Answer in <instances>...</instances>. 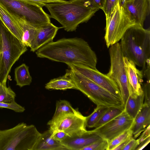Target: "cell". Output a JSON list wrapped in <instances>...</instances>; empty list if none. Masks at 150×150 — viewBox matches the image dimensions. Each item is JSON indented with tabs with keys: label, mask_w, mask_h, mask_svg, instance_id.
I'll return each instance as SVG.
<instances>
[{
	"label": "cell",
	"mask_w": 150,
	"mask_h": 150,
	"mask_svg": "<svg viewBox=\"0 0 150 150\" xmlns=\"http://www.w3.org/2000/svg\"><path fill=\"white\" fill-rule=\"evenodd\" d=\"M57 0L63 1H67V0Z\"/></svg>",
	"instance_id": "obj_43"
},
{
	"label": "cell",
	"mask_w": 150,
	"mask_h": 150,
	"mask_svg": "<svg viewBox=\"0 0 150 150\" xmlns=\"http://www.w3.org/2000/svg\"><path fill=\"white\" fill-rule=\"evenodd\" d=\"M120 40L123 57L144 70L150 59L149 30L136 24L126 31Z\"/></svg>",
	"instance_id": "obj_3"
},
{
	"label": "cell",
	"mask_w": 150,
	"mask_h": 150,
	"mask_svg": "<svg viewBox=\"0 0 150 150\" xmlns=\"http://www.w3.org/2000/svg\"><path fill=\"white\" fill-rule=\"evenodd\" d=\"M52 133L49 129L41 133L34 150H67L60 142L51 137Z\"/></svg>",
	"instance_id": "obj_19"
},
{
	"label": "cell",
	"mask_w": 150,
	"mask_h": 150,
	"mask_svg": "<svg viewBox=\"0 0 150 150\" xmlns=\"http://www.w3.org/2000/svg\"><path fill=\"white\" fill-rule=\"evenodd\" d=\"M16 94L6 83H0V102L11 103L15 100Z\"/></svg>",
	"instance_id": "obj_26"
},
{
	"label": "cell",
	"mask_w": 150,
	"mask_h": 150,
	"mask_svg": "<svg viewBox=\"0 0 150 150\" xmlns=\"http://www.w3.org/2000/svg\"><path fill=\"white\" fill-rule=\"evenodd\" d=\"M2 59L0 83H6L13 65L27 50V47L14 35L0 20Z\"/></svg>",
	"instance_id": "obj_5"
},
{
	"label": "cell",
	"mask_w": 150,
	"mask_h": 150,
	"mask_svg": "<svg viewBox=\"0 0 150 150\" xmlns=\"http://www.w3.org/2000/svg\"><path fill=\"white\" fill-rule=\"evenodd\" d=\"M144 98V92L140 95L131 92L127 101L125 111L134 120L142 108Z\"/></svg>",
	"instance_id": "obj_20"
},
{
	"label": "cell",
	"mask_w": 150,
	"mask_h": 150,
	"mask_svg": "<svg viewBox=\"0 0 150 150\" xmlns=\"http://www.w3.org/2000/svg\"><path fill=\"white\" fill-rule=\"evenodd\" d=\"M66 73L72 79L77 90L97 105L124 108L121 100L80 74L71 69L67 70Z\"/></svg>",
	"instance_id": "obj_6"
},
{
	"label": "cell",
	"mask_w": 150,
	"mask_h": 150,
	"mask_svg": "<svg viewBox=\"0 0 150 150\" xmlns=\"http://www.w3.org/2000/svg\"><path fill=\"white\" fill-rule=\"evenodd\" d=\"M132 137V128L125 130L109 142L108 150H112L121 143Z\"/></svg>",
	"instance_id": "obj_27"
},
{
	"label": "cell",
	"mask_w": 150,
	"mask_h": 150,
	"mask_svg": "<svg viewBox=\"0 0 150 150\" xmlns=\"http://www.w3.org/2000/svg\"><path fill=\"white\" fill-rule=\"evenodd\" d=\"M134 120L124 110L111 120L93 130L109 142L125 130L132 128Z\"/></svg>",
	"instance_id": "obj_12"
},
{
	"label": "cell",
	"mask_w": 150,
	"mask_h": 150,
	"mask_svg": "<svg viewBox=\"0 0 150 150\" xmlns=\"http://www.w3.org/2000/svg\"><path fill=\"white\" fill-rule=\"evenodd\" d=\"M14 80L16 85L21 88L30 84L32 78L29 73V67L25 64H23L15 69Z\"/></svg>",
	"instance_id": "obj_23"
},
{
	"label": "cell",
	"mask_w": 150,
	"mask_h": 150,
	"mask_svg": "<svg viewBox=\"0 0 150 150\" xmlns=\"http://www.w3.org/2000/svg\"><path fill=\"white\" fill-rule=\"evenodd\" d=\"M38 57L54 61L82 64L96 69L97 58L88 42L78 38H63L52 41L37 50Z\"/></svg>",
	"instance_id": "obj_1"
},
{
	"label": "cell",
	"mask_w": 150,
	"mask_h": 150,
	"mask_svg": "<svg viewBox=\"0 0 150 150\" xmlns=\"http://www.w3.org/2000/svg\"><path fill=\"white\" fill-rule=\"evenodd\" d=\"M119 1V0H105L102 10L105 13L106 18L109 17Z\"/></svg>",
	"instance_id": "obj_31"
},
{
	"label": "cell",
	"mask_w": 150,
	"mask_h": 150,
	"mask_svg": "<svg viewBox=\"0 0 150 150\" xmlns=\"http://www.w3.org/2000/svg\"><path fill=\"white\" fill-rule=\"evenodd\" d=\"M150 142V137L147 138L141 142L138 146L136 150H142Z\"/></svg>",
	"instance_id": "obj_38"
},
{
	"label": "cell",
	"mask_w": 150,
	"mask_h": 150,
	"mask_svg": "<svg viewBox=\"0 0 150 150\" xmlns=\"http://www.w3.org/2000/svg\"><path fill=\"white\" fill-rule=\"evenodd\" d=\"M102 139L93 130H87L78 136L72 137L69 136L61 143L67 150H81Z\"/></svg>",
	"instance_id": "obj_14"
},
{
	"label": "cell",
	"mask_w": 150,
	"mask_h": 150,
	"mask_svg": "<svg viewBox=\"0 0 150 150\" xmlns=\"http://www.w3.org/2000/svg\"><path fill=\"white\" fill-rule=\"evenodd\" d=\"M86 119V117L76 109L74 112L61 114L52 118L47 124L52 133L62 131L72 137L80 135L87 131Z\"/></svg>",
	"instance_id": "obj_10"
},
{
	"label": "cell",
	"mask_w": 150,
	"mask_h": 150,
	"mask_svg": "<svg viewBox=\"0 0 150 150\" xmlns=\"http://www.w3.org/2000/svg\"><path fill=\"white\" fill-rule=\"evenodd\" d=\"M94 8L102 9L105 0H84Z\"/></svg>",
	"instance_id": "obj_35"
},
{
	"label": "cell",
	"mask_w": 150,
	"mask_h": 150,
	"mask_svg": "<svg viewBox=\"0 0 150 150\" xmlns=\"http://www.w3.org/2000/svg\"><path fill=\"white\" fill-rule=\"evenodd\" d=\"M40 134L35 125L23 122L0 130V150H34Z\"/></svg>",
	"instance_id": "obj_4"
},
{
	"label": "cell",
	"mask_w": 150,
	"mask_h": 150,
	"mask_svg": "<svg viewBox=\"0 0 150 150\" xmlns=\"http://www.w3.org/2000/svg\"><path fill=\"white\" fill-rule=\"evenodd\" d=\"M8 13L16 21L22 31V42L26 47L30 48L33 44L36 36V28L29 24L24 18Z\"/></svg>",
	"instance_id": "obj_18"
},
{
	"label": "cell",
	"mask_w": 150,
	"mask_h": 150,
	"mask_svg": "<svg viewBox=\"0 0 150 150\" xmlns=\"http://www.w3.org/2000/svg\"><path fill=\"white\" fill-rule=\"evenodd\" d=\"M149 137H150V125L145 129L139 138L137 139L140 144L141 142Z\"/></svg>",
	"instance_id": "obj_37"
},
{
	"label": "cell",
	"mask_w": 150,
	"mask_h": 150,
	"mask_svg": "<svg viewBox=\"0 0 150 150\" xmlns=\"http://www.w3.org/2000/svg\"><path fill=\"white\" fill-rule=\"evenodd\" d=\"M119 0L120 3V4H122V2H124L123 0Z\"/></svg>",
	"instance_id": "obj_42"
},
{
	"label": "cell",
	"mask_w": 150,
	"mask_h": 150,
	"mask_svg": "<svg viewBox=\"0 0 150 150\" xmlns=\"http://www.w3.org/2000/svg\"><path fill=\"white\" fill-rule=\"evenodd\" d=\"M1 52V43L0 40V53Z\"/></svg>",
	"instance_id": "obj_41"
},
{
	"label": "cell",
	"mask_w": 150,
	"mask_h": 150,
	"mask_svg": "<svg viewBox=\"0 0 150 150\" xmlns=\"http://www.w3.org/2000/svg\"><path fill=\"white\" fill-rule=\"evenodd\" d=\"M1 59H2V53L1 52L0 53V65L1 64Z\"/></svg>",
	"instance_id": "obj_40"
},
{
	"label": "cell",
	"mask_w": 150,
	"mask_h": 150,
	"mask_svg": "<svg viewBox=\"0 0 150 150\" xmlns=\"http://www.w3.org/2000/svg\"><path fill=\"white\" fill-rule=\"evenodd\" d=\"M108 107L103 105H97L92 113L86 117V126L88 128L94 127Z\"/></svg>",
	"instance_id": "obj_25"
},
{
	"label": "cell",
	"mask_w": 150,
	"mask_h": 150,
	"mask_svg": "<svg viewBox=\"0 0 150 150\" xmlns=\"http://www.w3.org/2000/svg\"><path fill=\"white\" fill-rule=\"evenodd\" d=\"M130 139H127L121 143L114 148L112 150H122L123 148L128 142Z\"/></svg>",
	"instance_id": "obj_39"
},
{
	"label": "cell",
	"mask_w": 150,
	"mask_h": 150,
	"mask_svg": "<svg viewBox=\"0 0 150 150\" xmlns=\"http://www.w3.org/2000/svg\"><path fill=\"white\" fill-rule=\"evenodd\" d=\"M50 22L36 28L37 34L34 42L30 47V51L34 52L44 45L53 41L59 29Z\"/></svg>",
	"instance_id": "obj_15"
},
{
	"label": "cell",
	"mask_w": 150,
	"mask_h": 150,
	"mask_svg": "<svg viewBox=\"0 0 150 150\" xmlns=\"http://www.w3.org/2000/svg\"><path fill=\"white\" fill-rule=\"evenodd\" d=\"M75 110L68 101L65 100H57L56 103V109L52 118L61 114L74 112Z\"/></svg>",
	"instance_id": "obj_28"
},
{
	"label": "cell",
	"mask_w": 150,
	"mask_h": 150,
	"mask_svg": "<svg viewBox=\"0 0 150 150\" xmlns=\"http://www.w3.org/2000/svg\"><path fill=\"white\" fill-rule=\"evenodd\" d=\"M129 0H123L124 1H129Z\"/></svg>",
	"instance_id": "obj_44"
},
{
	"label": "cell",
	"mask_w": 150,
	"mask_h": 150,
	"mask_svg": "<svg viewBox=\"0 0 150 150\" xmlns=\"http://www.w3.org/2000/svg\"><path fill=\"white\" fill-rule=\"evenodd\" d=\"M45 88L47 89L66 90L68 89L77 90L72 79L67 74L51 79L46 84Z\"/></svg>",
	"instance_id": "obj_22"
},
{
	"label": "cell",
	"mask_w": 150,
	"mask_h": 150,
	"mask_svg": "<svg viewBox=\"0 0 150 150\" xmlns=\"http://www.w3.org/2000/svg\"><path fill=\"white\" fill-rule=\"evenodd\" d=\"M150 125V105L143 104V107L134 120L132 128L133 138L136 139Z\"/></svg>",
	"instance_id": "obj_17"
},
{
	"label": "cell",
	"mask_w": 150,
	"mask_h": 150,
	"mask_svg": "<svg viewBox=\"0 0 150 150\" xmlns=\"http://www.w3.org/2000/svg\"><path fill=\"white\" fill-rule=\"evenodd\" d=\"M142 88L144 93L145 97V101L144 104L150 105V80H148L146 83L144 84Z\"/></svg>",
	"instance_id": "obj_33"
},
{
	"label": "cell",
	"mask_w": 150,
	"mask_h": 150,
	"mask_svg": "<svg viewBox=\"0 0 150 150\" xmlns=\"http://www.w3.org/2000/svg\"><path fill=\"white\" fill-rule=\"evenodd\" d=\"M69 136L66 133L62 131L55 132L52 133L51 135V137L60 142Z\"/></svg>",
	"instance_id": "obj_36"
},
{
	"label": "cell",
	"mask_w": 150,
	"mask_h": 150,
	"mask_svg": "<svg viewBox=\"0 0 150 150\" xmlns=\"http://www.w3.org/2000/svg\"><path fill=\"white\" fill-rule=\"evenodd\" d=\"M28 3L35 4L42 8L47 4L64 1L57 0H19Z\"/></svg>",
	"instance_id": "obj_32"
},
{
	"label": "cell",
	"mask_w": 150,
	"mask_h": 150,
	"mask_svg": "<svg viewBox=\"0 0 150 150\" xmlns=\"http://www.w3.org/2000/svg\"><path fill=\"white\" fill-rule=\"evenodd\" d=\"M67 65L70 69L78 72L103 87L122 100L120 92L117 84L106 74L101 73L97 69H93L81 64Z\"/></svg>",
	"instance_id": "obj_11"
},
{
	"label": "cell",
	"mask_w": 150,
	"mask_h": 150,
	"mask_svg": "<svg viewBox=\"0 0 150 150\" xmlns=\"http://www.w3.org/2000/svg\"><path fill=\"white\" fill-rule=\"evenodd\" d=\"M110 66L106 75L117 84L120 92L124 108L131 89L123 60L120 44L117 43L110 47Z\"/></svg>",
	"instance_id": "obj_9"
},
{
	"label": "cell",
	"mask_w": 150,
	"mask_h": 150,
	"mask_svg": "<svg viewBox=\"0 0 150 150\" xmlns=\"http://www.w3.org/2000/svg\"><path fill=\"white\" fill-rule=\"evenodd\" d=\"M123 2V7L136 24L143 27L144 22L150 13V0H130Z\"/></svg>",
	"instance_id": "obj_13"
},
{
	"label": "cell",
	"mask_w": 150,
	"mask_h": 150,
	"mask_svg": "<svg viewBox=\"0 0 150 150\" xmlns=\"http://www.w3.org/2000/svg\"><path fill=\"white\" fill-rule=\"evenodd\" d=\"M108 140L102 139L83 148L81 150H108Z\"/></svg>",
	"instance_id": "obj_29"
},
{
	"label": "cell",
	"mask_w": 150,
	"mask_h": 150,
	"mask_svg": "<svg viewBox=\"0 0 150 150\" xmlns=\"http://www.w3.org/2000/svg\"><path fill=\"white\" fill-rule=\"evenodd\" d=\"M135 24V20L119 1L106 18L104 38L107 47L118 42L126 31Z\"/></svg>",
	"instance_id": "obj_7"
},
{
	"label": "cell",
	"mask_w": 150,
	"mask_h": 150,
	"mask_svg": "<svg viewBox=\"0 0 150 150\" xmlns=\"http://www.w3.org/2000/svg\"><path fill=\"white\" fill-rule=\"evenodd\" d=\"M124 110V108L122 107H110L96 124L94 128L98 127L108 122L121 114Z\"/></svg>",
	"instance_id": "obj_24"
},
{
	"label": "cell",
	"mask_w": 150,
	"mask_h": 150,
	"mask_svg": "<svg viewBox=\"0 0 150 150\" xmlns=\"http://www.w3.org/2000/svg\"><path fill=\"white\" fill-rule=\"evenodd\" d=\"M0 20L10 32L21 42L23 32L21 28L16 21L0 4Z\"/></svg>",
	"instance_id": "obj_21"
},
{
	"label": "cell",
	"mask_w": 150,
	"mask_h": 150,
	"mask_svg": "<svg viewBox=\"0 0 150 150\" xmlns=\"http://www.w3.org/2000/svg\"><path fill=\"white\" fill-rule=\"evenodd\" d=\"M45 6L50 17L57 21L67 32L75 30L79 24L87 22L99 10L93 8L84 0L52 3Z\"/></svg>",
	"instance_id": "obj_2"
},
{
	"label": "cell",
	"mask_w": 150,
	"mask_h": 150,
	"mask_svg": "<svg viewBox=\"0 0 150 150\" xmlns=\"http://www.w3.org/2000/svg\"><path fill=\"white\" fill-rule=\"evenodd\" d=\"M7 108L16 112L21 113L25 110L24 107L18 104L15 100L11 103L0 102V109Z\"/></svg>",
	"instance_id": "obj_30"
},
{
	"label": "cell",
	"mask_w": 150,
	"mask_h": 150,
	"mask_svg": "<svg viewBox=\"0 0 150 150\" xmlns=\"http://www.w3.org/2000/svg\"><path fill=\"white\" fill-rule=\"evenodd\" d=\"M137 139L132 137L127 143L122 150H134L139 144Z\"/></svg>",
	"instance_id": "obj_34"
},
{
	"label": "cell",
	"mask_w": 150,
	"mask_h": 150,
	"mask_svg": "<svg viewBox=\"0 0 150 150\" xmlns=\"http://www.w3.org/2000/svg\"><path fill=\"white\" fill-rule=\"evenodd\" d=\"M123 60L131 87L130 93L138 95L142 93L144 91L141 86L143 76L142 71L138 69L134 62L126 57H123Z\"/></svg>",
	"instance_id": "obj_16"
},
{
	"label": "cell",
	"mask_w": 150,
	"mask_h": 150,
	"mask_svg": "<svg viewBox=\"0 0 150 150\" xmlns=\"http://www.w3.org/2000/svg\"><path fill=\"white\" fill-rule=\"evenodd\" d=\"M0 4L8 12L24 18L36 28L51 22L49 15L38 5L19 0H0Z\"/></svg>",
	"instance_id": "obj_8"
}]
</instances>
